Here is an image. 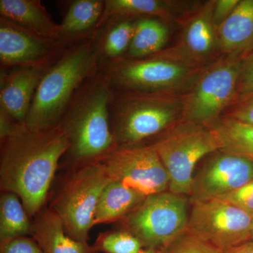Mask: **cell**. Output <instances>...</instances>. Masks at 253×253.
Masks as SVG:
<instances>
[{"mask_svg": "<svg viewBox=\"0 0 253 253\" xmlns=\"http://www.w3.org/2000/svg\"><path fill=\"white\" fill-rule=\"evenodd\" d=\"M187 204L186 196L167 190L146 196L118 222L121 229L139 240L144 249L156 251L187 229Z\"/></svg>", "mask_w": 253, "mask_h": 253, "instance_id": "ba28073f", "label": "cell"}, {"mask_svg": "<svg viewBox=\"0 0 253 253\" xmlns=\"http://www.w3.org/2000/svg\"><path fill=\"white\" fill-rule=\"evenodd\" d=\"M111 181L99 161L69 168L49 208L72 239L88 242L100 196Z\"/></svg>", "mask_w": 253, "mask_h": 253, "instance_id": "5b68a950", "label": "cell"}, {"mask_svg": "<svg viewBox=\"0 0 253 253\" xmlns=\"http://www.w3.org/2000/svg\"><path fill=\"white\" fill-rule=\"evenodd\" d=\"M32 238L43 253H100L94 245L68 235L62 221L49 208H44L32 221Z\"/></svg>", "mask_w": 253, "mask_h": 253, "instance_id": "2e32d148", "label": "cell"}, {"mask_svg": "<svg viewBox=\"0 0 253 253\" xmlns=\"http://www.w3.org/2000/svg\"><path fill=\"white\" fill-rule=\"evenodd\" d=\"M68 146L67 136L59 126L34 131L14 122L0 137V188L17 195L30 217L44 208Z\"/></svg>", "mask_w": 253, "mask_h": 253, "instance_id": "6da1fadb", "label": "cell"}, {"mask_svg": "<svg viewBox=\"0 0 253 253\" xmlns=\"http://www.w3.org/2000/svg\"><path fill=\"white\" fill-rule=\"evenodd\" d=\"M55 61L1 71L0 111L25 124L42 78Z\"/></svg>", "mask_w": 253, "mask_h": 253, "instance_id": "9a60e30c", "label": "cell"}, {"mask_svg": "<svg viewBox=\"0 0 253 253\" xmlns=\"http://www.w3.org/2000/svg\"><path fill=\"white\" fill-rule=\"evenodd\" d=\"M169 37V29L158 18L144 17L135 21L130 45L123 59H140L162 51Z\"/></svg>", "mask_w": 253, "mask_h": 253, "instance_id": "cb8c5ba5", "label": "cell"}, {"mask_svg": "<svg viewBox=\"0 0 253 253\" xmlns=\"http://www.w3.org/2000/svg\"><path fill=\"white\" fill-rule=\"evenodd\" d=\"M104 9L96 33L116 19H138L144 17L172 21L181 11V3L166 0H104Z\"/></svg>", "mask_w": 253, "mask_h": 253, "instance_id": "ffe728a7", "label": "cell"}, {"mask_svg": "<svg viewBox=\"0 0 253 253\" xmlns=\"http://www.w3.org/2000/svg\"><path fill=\"white\" fill-rule=\"evenodd\" d=\"M221 116L253 124V92L234 100Z\"/></svg>", "mask_w": 253, "mask_h": 253, "instance_id": "83f0119b", "label": "cell"}, {"mask_svg": "<svg viewBox=\"0 0 253 253\" xmlns=\"http://www.w3.org/2000/svg\"><path fill=\"white\" fill-rule=\"evenodd\" d=\"M113 94L109 78L101 68L73 97L58 125L69 144L63 158L69 168L99 161L118 147L111 126Z\"/></svg>", "mask_w": 253, "mask_h": 253, "instance_id": "7a4b0ae2", "label": "cell"}, {"mask_svg": "<svg viewBox=\"0 0 253 253\" xmlns=\"http://www.w3.org/2000/svg\"><path fill=\"white\" fill-rule=\"evenodd\" d=\"M214 1H208L187 16L177 45L163 49V52L198 68H205L217 61L215 59L220 52L212 21Z\"/></svg>", "mask_w": 253, "mask_h": 253, "instance_id": "5bb4252c", "label": "cell"}, {"mask_svg": "<svg viewBox=\"0 0 253 253\" xmlns=\"http://www.w3.org/2000/svg\"><path fill=\"white\" fill-rule=\"evenodd\" d=\"M241 59L225 56L205 68L183 95L182 121L208 126L235 99Z\"/></svg>", "mask_w": 253, "mask_h": 253, "instance_id": "9c48e42d", "label": "cell"}, {"mask_svg": "<svg viewBox=\"0 0 253 253\" xmlns=\"http://www.w3.org/2000/svg\"><path fill=\"white\" fill-rule=\"evenodd\" d=\"M219 52L243 58L253 49V0H240L217 29Z\"/></svg>", "mask_w": 253, "mask_h": 253, "instance_id": "e0dca14e", "label": "cell"}, {"mask_svg": "<svg viewBox=\"0 0 253 253\" xmlns=\"http://www.w3.org/2000/svg\"><path fill=\"white\" fill-rule=\"evenodd\" d=\"M223 253H253V241H249L240 244L232 249L224 251Z\"/></svg>", "mask_w": 253, "mask_h": 253, "instance_id": "d6a6232c", "label": "cell"}, {"mask_svg": "<svg viewBox=\"0 0 253 253\" xmlns=\"http://www.w3.org/2000/svg\"><path fill=\"white\" fill-rule=\"evenodd\" d=\"M150 145L167 172L168 190L183 196L190 194L197 163L219 150L217 136L208 126L187 121L178 123Z\"/></svg>", "mask_w": 253, "mask_h": 253, "instance_id": "52a82bcc", "label": "cell"}, {"mask_svg": "<svg viewBox=\"0 0 253 253\" xmlns=\"http://www.w3.org/2000/svg\"><path fill=\"white\" fill-rule=\"evenodd\" d=\"M253 179V161L216 151L194 176L189 196L191 204L220 199Z\"/></svg>", "mask_w": 253, "mask_h": 253, "instance_id": "7c38bea8", "label": "cell"}, {"mask_svg": "<svg viewBox=\"0 0 253 253\" xmlns=\"http://www.w3.org/2000/svg\"><path fill=\"white\" fill-rule=\"evenodd\" d=\"M253 218L222 199L193 204L187 230L223 251L251 240Z\"/></svg>", "mask_w": 253, "mask_h": 253, "instance_id": "30bf717a", "label": "cell"}, {"mask_svg": "<svg viewBox=\"0 0 253 253\" xmlns=\"http://www.w3.org/2000/svg\"><path fill=\"white\" fill-rule=\"evenodd\" d=\"M69 46L0 18L1 71L52 62Z\"/></svg>", "mask_w": 253, "mask_h": 253, "instance_id": "4fadbf2b", "label": "cell"}, {"mask_svg": "<svg viewBox=\"0 0 253 253\" xmlns=\"http://www.w3.org/2000/svg\"><path fill=\"white\" fill-rule=\"evenodd\" d=\"M219 199L234 205L253 218V179Z\"/></svg>", "mask_w": 253, "mask_h": 253, "instance_id": "f1b7e54d", "label": "cell"}, {"mask_svg": "<svg viewBox=\"0 0 253 253\" xmlns=\"http://www.w3.org/2000/svg\"><path fill=\"white\" fill-rule=\"evenodd\" d=\"M0 18L37 36L59 42V24L41 0H0Z\"/></svg>", "mask_w": 253, "mask_h": 253, "instance_id": "ac0fdd59", "label": "cell"}, {"mask_svg": "<svg viewBox=\"0 0 253 253\" xmlns=\"http://www.w3.org/2000/svg\"><path fill=\"white\" fill-rule=\"evenodd\" d=\"M0 253H43L33 238H16L0 242Z\"/></svg>", "mask_w": 253, "mask_h": 253, "instance_id": "4dcf8cb0", "label": "cell"}, {"mask_svg": "<svg viewBox=\"0 0 253 253\" xmlns=\"http://www.w3.org/2000/svg\"><path fill=\"white\" fill-rule=\"evenodd\" d=\"M94 246L103 253H138L143 248L136 236L123 229L101 233Z\"/></svg>", "mask_w": 253, "mask_h": 253, "instance_id": "484cf974", "label": "cell"}, {"mask_svg": "<svg viewBox=\"0 0 253 253\" xmlns=\"http://www.w3.org/2000/svg\"><path fill=\"white\" fill-rule=\"evenodd\" d=\"M205 68L160 51L144 59H121L101 70L113 89L174 94L186 86L189 88Z\"/></svg>", "mask_w": 253, "mask_h": 253, "instance_id": "8992f818", "label": "cell"}, {"mask_svg": "<svg viewBox=\"0 0 253 253\" xmlns=\"http://www.w3.org/2000/svg\"><path fill=\"white\" fill-rule=\"evenodd\" d=\"M101 68L96 36L68 47L42 78L26 126L34 131L57 126L78 91Z\"/></svg>", "mask_w": 253, "mask_h": 253, "instance_id": "3957f363", "label": "cell"}, {"mask_svg": "<svg viewBox=\"0 0 253 253\" xmlns=\"http://www.w3.org/2000/svg\"><path fill=\"white\" fill-rule=\"evenodd\" d=\"M17 195L2 191L0 197V242L31 235L32 221Z\"/></svg>", "mask_w": 253, "mask_h": 253, "instance_id": "d4e9b609", "label": "cell"}, {"mask_svg": "<svg viewBox=\"0 0 253 253\" xmlns=\"http://www.w3.org/2000/svg\"><path fill=\"white\" fill-rule=\"evenodd\" d=\"M207 126L217 136L219 151L253 161V124L221 116Z\"/></svg>", "mask_w": 253, "mask_h": 253, "instance_id": "7402d4cb", "label": "cell"}, {"mask_svg": "<svg viewBox=\"0 0 253 253\" xmlns=\"http://www.w3.org/2000/svg\"><path fill=\"white\" fill-rule=\"evenodd\" d=\"M250 241H253V227L252 234H251V240H250Z\"/></svg>", "mask_w": 253, "mask_h": 253, "instance_id": "e575fe53", "label": "cell"}, {"mask_svg": "<svg viewBox=\"0 0 253 253\" xmlns=\"http://www.w3.org/2000/svg\"><path fill=\"white\" fill-rule=\"evenodd\" d=\"M155 253H223L224 251L191 234L186 229L170 243Z\"/></svg>", "mask_w": 253, "mask_h": 253, "instance_id": "4316f807", "label": "cell"}, {"mask_svg": "<svg viewBox=\"0 0 253 253\" xmlns=\"http://www.w3.org/2000/svg\"><path fill=\"white\" fill-rule=\"evenodd\" d=\"M104 0L71 1L59 24L60 42L71 46L94 37L104 12Z\"/></svg>", "mask_w": 253, "mask_h": 253, "instance_id": "d6986e66", "label": "cell"}, {"mask_svg": "<svg viewBox=\"0 0 253 253\" xmlns=\"http://www.w3.org/2000/svg\"><path fill=\"white\" fill-rule=\"evenodd\" d=\"M252 92H253V49L241 59L239 79H238L234 100Z\"/></svg>", "mask_w": 253, "mask_h": 253, "instance_id": "f546056e", "label": "cell"}, {"mask_svg": "<svg viewBox=\"0 0 253 253\" xmlns=\"http://www.w3.org/2000/svg\"><path fill=\"white\" fill-rule=\"evenodd\" d=\"M240 0H215L212 11V21L216 30L230 16Z\"/></svg>", "mask_w": 253, "mask_h": 253, "instance_id": "1f68e13d", "label": "cell"}, {"mask_svg": "<svg viewBox=\"0 0 253 253\" xmlns=\"http://www.w3.org/2000/svg\"><path fill=\"white\" fill-rule=\"evenodd\" d=\"M111 126L118 146H133L182 121L183 95L113 89Z\"/></svg>", "mask_w": 253, "mask_h": 253, "instance_id": "277c9868", "label": "cell"}, {"mask_svg": "<svg viewBox=\"0 0 253 253\" xmlns=\"http://www.w3.org/2000/svg\"><path fill=\"white\" fill-rule=\"evenodd\" d=\"M146 196L119 181H110L100 196L94 226L119 221L144 201Z\"/></svg>", "mask_w": 253, "mask_h": 253, "instance_id": "44dd1931", "label": "cell"}, {"mask_svg": "<svg viewBox=\"0 0 253 253\" xmlns=\"http://www.w3.org/2000/svg\"><path fill=\"white\" fill-rule=\"evenodd\" d=\"M135 21L113 20L95 35L101 67L126 56L134 35Z\"/></svg>", "mask_w": 253, "mask_h": 253, "instance_id": "603a6c76", "label": "cell"}, {"mask_svg": "<svg viewBox=\"0 0 253 253\" xmlns=\"http://www.w3.org/2000/svg\"><path fill=\"white\" fill-rule=\"evenodd\" d=\"M138 253H155L154 251H153V250H149V249H144V250H141L140 251H139Z\"/></svg>", "mask_w": 253, "mask_h": 253, "instance_id": "836d02e7", "label": "cell"}, {"mask_svg": "<svg viewBox=\"0 0 253 253\" xmlns=\"http://www.w3.org/2000/svg\"><path fill=\"white\" fill-rule=\"evenodd\" d=\"M112 181L148 196L168 190L169 178L151 145L118 146L100 160Z\"/></svg>", "mask_w": 253, "mask_h": 253, "instance_id": "8fae6325", "label": "cell"}]
</instances>
